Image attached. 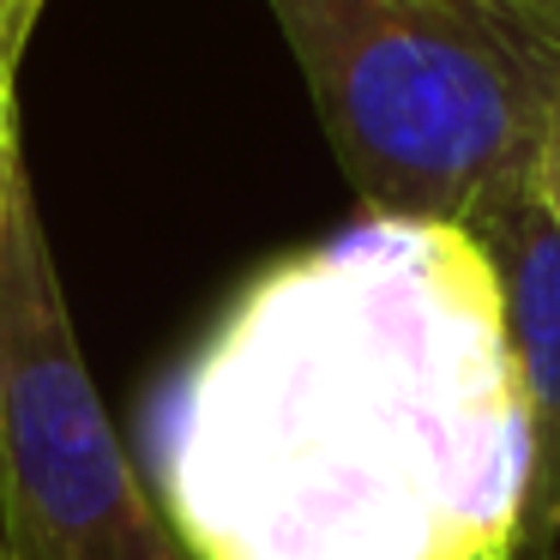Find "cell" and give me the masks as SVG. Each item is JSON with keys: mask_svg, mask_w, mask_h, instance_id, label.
Masks as SVG:
<instances>
[{"mask_svg": "<svg viewBox=\"0 0 560 560\" xmlns=\"http://www.w3.org/2000/svg\"><path fill=\"white\" fill-rule=\"evenodd\" d=\"M0 560H19V548L7 542V530H0Z\"/></svg>", "mask_w": 560, "mask_h": 560, "instance_id": "obj_9", "label": "cell"}, {"mask_svg": "<svg viewBox=\"0 0 560 560\" xmlns=\"http://www.w3.org/2000/svg\"><path fill=\"white\" fill-rule=\"evenodd\" d=\"M19 175H25V158H19V109H13V97H0V223H7Z\"/></svg>", "mask_w": 560, "mask_h": 560, "instance_id": "obj_7", "label": "cell"}, {"mask_svg": "<svg viewBox=\"0 0 560 560\" xmlns=\"http://www.w3.org/2000/svg\"><path fill=\"white\" fill-rule=\"evenodd\" d=\"M0 530L19 560H187L79 355L31 175L0 223Z\"/></svg>", "mask_w": 560, "mask_h": 560, "instance_id": "obj_3", "label": "cell"}, {"mask_svg": "<svg viewBox=\"0 0 560 560\" xmlns=\"http://www.w3.org/2000/svg\"><path fill=\"white\" fill-rule=\"evenodd\" d=\"M43 7H49V0H0V97H13L19 61H25V43H31V31H37Z\"/></svg>", "mask_w": 560, "mask_h": 560, "instance_id": "obj_6", "label": "cell"}, {"mask_svg": "<svg viewBox=\"0 0 560 560\" xmlns=\"http://www.w3.org/2000/svg\"><path fill=\"white\" fill-rule=\"evenodd\" d=\"M476 242L488 247L530 410V555L560 536V223L524 194Z\"/></svg>", "mask_w": 560, "mask_h": 560, "instance_id": "obj_4", "label": "cell"}, {"mask_svg": "<svg viewBox=\"0 0 560 560\" xmlns=\"http://www.w3.org/2000/svg\"><path fill=\"white\" fill-rule=\"evenodd\" d=\"M368 218L482 235L536 194L560 55L428 0H266Z\"/></svg>", "mask_w": 560, "mask_h": 560, "instance_id": "obj_2", "label": "cell"}, {"mask_svg": "<svg viewBox=\"0 0 560 560\" xmlns=\"http://www.w3.org/2000/svg\"><path fill=\"white\" fill-rule=\"evenodd\" d=\"M428 7L470 13V19H488V25H506V31L536 37L542 49L560 55V0H428Z\"/></svg>", "mask_w": 560, "mask_h": 560, "instance_id": "obj_5", "label": "cell"}, {"mask_svg": "<svg viewBox=\"0 0 560 560\" xmlns=\"http://www.w3.org/2000/svg\"><path fill=\"white\" fill-rule=\"evenodd\" d=\"M187 560H530V410L488 247L422 218L259 266L145 428Z\"/></svg>", "mask_w": 560, "mask_h": 560, "instance_id": "obj_1", "label": "cell"}, {"mask_svg": "<svg viewBox=\"0 0 560 560\" xmlns=\"http://www.w3.org/2000/svg\"><path fill=\"white\" fill-rule=\"evenodd\" d=\"M536 194H542V206L555 211V223H560V103H555V121H548V139H542V170H536Z\"/></svg>", "mask_w": 560, "mask_h": 560, "instance_id": "obj_8", "label": "cell"}]
</instances>
